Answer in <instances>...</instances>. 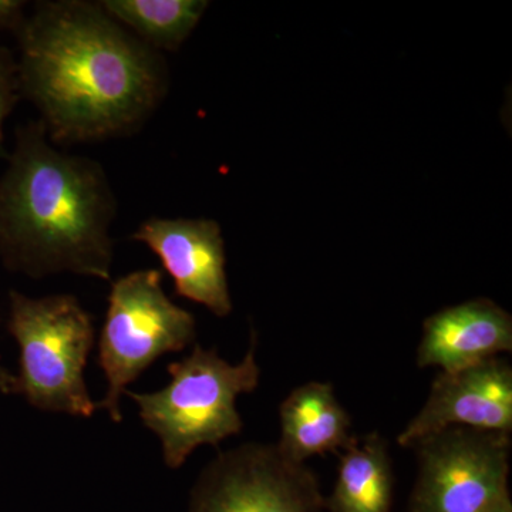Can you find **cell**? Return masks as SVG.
Wrapping results in <instances>:
<instances>
[{"label": "cell", "mask_w": 512, "mask_h": 512, "mask_svg": "<svg viewBox=\"0 0 512 512\" xmlns=\"http://www.w3.org/2000/svg\"><path fill=\"white\" fill-rule=\"evenodd\" d=\"M15 36L20 97L57 147L137 134L170 90L163 53L100 2L42 0Z\"/></svg>", "instance_id": "cell-1"}, {"label": "cell", "mask_w": 512, "mask_h": 512, "mask_svg": "<svg viewBox=\"0 0 512 512\" xmlns=\"http://www.w3.org/2000/svg\"><path fill=\"white\" fill-rule=\"evenodd\" d=\"M117 212L103 164L60 150L39 120L16 128L0 175V261L8 271L110 281Z\"/></svg>", "instance_id": "cell-2"}, {"label": "cell", "mask_w": 512, "mask_h": 512, "mask_svg": "<svg viewBox=\"0 0 512 512\" xmlns=\"http://www.w3.org/2000/svg\"><path fill=\"white\" fill-rule=\"evenodd\" d=\"M171 380L154 393L126 392L140 410V419L157 434L165 466L180 468L195 448L217 447L244 429L237 410L241 394L254 392L261 379L256 339L237 365L215 349L195 345L180 362L167 367Z\"/></svg>", "instance_id": "cell-3"}, {"label": "cell", "mask_w": 512, "mask_h": 512, "mask_svg": "<svg viewBox=\"0 0 512 512\" xmlns=\"http://www.w3.org/2000/svg\"><path fill=\"white\" fill-rule=\"evenodd\" d=\"M9 305L8 330L20 349L15 394L45 412L92 417L99 406L84 380L96 339L92 315L73 295L30 298L10 291Z\"/></svg>", "instance_id": "cell-4"}, {"label": "cell", "mask_w": 512, "mask_h": 512, "mask_svg": "<svg viewBox=\"0 0 512 512\" xmlns=\"http://www.w3.org/2000/svg\"><path fill=\"white\" fill-rule=\"evenodd\" d=\"M195 336L194 316L168 298L160 271L140 269L114 281L99 340V365L109 383L99 409L120 423L127 384L158 357L188 348Z\"/></svg>", "instance_id": "cell-5"}, {"label": "cell", "mask_w": 512, "mask_h": 512, "mask_svg": "<svg viewBox=\"0 0 512 512\" xmlns=\"http://www.w3.org/2000/svg\"><path fill=\"white\" fill-rule=\"evenodd\" d=\"M412 448L419 468L410 512H484L510 493V433L450 427Z\"/></svg>", "instance_id": "cell-6"}, {"label": "cell", "mask_w": 512, "mask_h": 512, "mask_svg": "<svg viewBox=\"0 0 512 512\" xmlns=\"http://www.w3.org/2000/svg\"><path fill=\"white\" fill-rule=\"evenodd\" d=\"M318 477L276 444L247 443L218 453L198 477L190 512H323Z\"/></svg>", "instance_id": "cell-7"}, {"label": "cell", "mask_w": 512, "mask_h": 512, "mask_svg": "<svg viewBox=\"0 0 512 512\" xmlns=\"http://www.w3.org/2000/svg\"><path fill=\"white\" fill-rule=\"evenodd\" d=\"M450 427L511 434L512 367L504 359L494 357L456 372H440L420 412L397 436V444L412 448Z\"/></svg>", "instance_id": "cell-8"}, {"label": "cell", "mask_w": 512, "mask_h": 512, "mask_svg": "<svg viewBox=\"0 0 512 512\" xmlns=\"http://www.w3.org/2000/svg\"><path fill=\"white\" fill-rule=\"evenodd\" d=\"M131 238L160 258L178 296L200 303L218 318L232 312L225 242L217 221L151 217Z\"/></svg>", "instance_id": "cell-9"}, {"label": "cell", "mask_w": 512, "mask_h": 512, "mask_svg": "<svg viewBox=\"0 0 512 512\" xmlns=\"http://www.w3.org/2000/svg\"><path fill=\"white\" fill-rule=\"evenodd\" d=\"M511 352L510 313L490 299L478 298L424 320L416 363L450 373Z\"/></svg>", "instance_id": "cell-10"}, {"label": "cell", "mask_w": 512, "mask_h": 512, "mask_svg": "<svg viewBox=\"0 0 512 512\" xmlns=\"http://www.w3.org/2000/svg\"><path fill=\"white\" fill-rule=\"evenodd\" d=\"M279 451L295 463L340 453L355 441L352 420L332 384L308 382L293 389L279 406Z\"/></svg>", "instance_id": "cell-11"}, {"label": "cell", "mask_w": 512, "mask_h": 512, "mask_svg": "<svg viewBox=\"0 0 512 512\" xmlns=\"http://www.w3.org/2000/svg\"><path fill=\"white\" fill-rule=\"evenodd\" d=\"M394 474L387 441L380 434L356 437L340 453L338 480L325 497L329 512H392Z\"/></svg>", "instance_id": "cell-12"}, {"label": "cell", "mask_w": 512, "mask_h": 512, "mask_svg": "<svg viewBox=\"0 0 512 512\" xmlns=\"http://www.w3.org/2000/svg\"><path fill=\"white\" fill-rule=\"evenodd\" d=\"M120 25L157 52H177L210 6L207 0H100Z\"/></svg>", "instance_id": "cell-13"}, {"label": "cell", "mask_w": 512, "mask_h": 512, "mask_svg": "<svg viewBox=\"0 0 512 512\" xmlns=\"http://www.w3.org/2000/svg\"><path fill=\"white\" fill-rule=\"evenodd\" d=\"M20 97L18 63L8 47L0 43V156L5 143V123L18 106Z\"/></svg>", "instance_id": "cell-14"}, {"label": "cell", "mask_w": 512, "mask_h": 512, "mask_svg": "<svg viewBox=\"0 0 512 512\" xmlns=\"http://www.w3.org/2000/svg\"><path fill=\"white\" fill-rule=\"evenodd\" d=\"M26 5L23 0H0V30L18 32L26 19Z\"/></svg>", "instance_id": "cell-15"}, {"label": "cell", "mask_w": 512, "mask_h": 512, "mask_svg": "<svg viewBox=\"0 0 512 512\" xmlns=\"http://www.w3.org/2000/svg\"><path fill=\"white\" fill-rule=\"evenodd\" d=\"M16 376L10 375L5 367L0 366V392L15 394Z\"/></svg>", "instance_id": "cell-16"}, {"label": "cell", "mask_w": 512, "mask_h": 512, "mask_svg": "<svg viewBox=\"0 0 512 512\" xmlns=\"http://www.w3.org/2000/svg\"><path fill=\"white\" fill-rule=\"evenodd\" d=\"M484 512H512V501L510 493L501 495L500 498L488 505Z\"/></svg>", "instance_id": "cell-17"}]
</instances>
